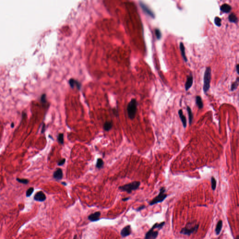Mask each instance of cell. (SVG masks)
Instances as JSON below:
<instances>
[{
    "label": "cell",
    "instance_id": "obj_1",
    "mask_svg": "<svg viewBox=\"0 0 239 239\" xmlns=\"http://www.w3.org/2000/svg\"><path fill=\"white\" fill-rule=\"evenodd\" d=\"M141 183L139 181H134L123 186H120L119 189L122 191L127 192L128 193H130L132 191L137 190L140 186Z\"/></svg>",
    "mask_w": 239,
    "mask_h": 239
},
{
    "label": "cell",
    "instance_id": "obj_2",
    "mask_svg": "<svg viewBox=\"0 0 239 239\" xmlns=\"http://www.w3.org/2000/svg\"><path fill=\"white\" fill-rule=\"evenodd\" d=\"M137 102L136 99H132L128 104L127 107L128 116L130 119H133L136 115Z\"/></svg>",
    "mask_w": 239,
    "mask_h": 239
},
{
    "label": "cell",
    "instance_id": "obj_3",
    "mask_svg": "<svg viewBox=\"0 0 239 239\" xmlns=\"http://www.w3.org/2000/svg\"><path fill=\"white\" fill-rule=\"evenodd\" d=\"M211 79V69L210 67H207L204 74L203 90L205 93L209 90L210 87Z\"/></svg>",
    "mask_w": 239,
    "mask_h": 239
},
{
    "label": "cell",
    "instance_id": "obj_4",
    "mask_svg": "<svg viewBox=\"0 0 239 239\" xmlns=\"http://www.w3.org/2000/svg\"><path fill=\"white\" fill-rule=\"evenodd\" d=\"M192 224L191 223H188L186 227L182 229L180 231V234L184 235L189 236L194 232H197L199 227V225H195L194 226H192Z\"/></svg>",
    "mask_w": 239,
    "mask_h": 239
},
{
    "label": "cell",
    "instance_id": "obj_5",
    "mask_svg": "<svg viewBox=\"0 0 239 239\" xmlns=\"http://www.w3.org/2000/svg\"><path fill=\"white\" fill-rule=\"evenodd\" d=\"M165 191H166V189L164 187H161V189H160L159 193L157 197L153 198L152 200L149 202V205L153 206L158 203L163 202L167 197V195L165 193Z\"/></svg>",
    "mask_w": 239,
    "mask_h": 239
},
{
    "label": "cell",
    "instance_id": "obj_6",
    "mask_svg": "<svg viewBox=\"0 0 239 239\" xmlns=\"http://www.w3.org/2000/svg\"><path fill=\"white\" fill-rule=\"evenodd\" d=\"M155 227L153 226L146 233L145 239H155L157 238L158 235V231H154Z\"/></svg>",
    "mask_w": 239,
    "mask_h": 239
},
{
    "label": "cell",
    "instance_id": "obj_7",
    "mask_svg": "<svg viewBox=\"0 0 239 239\" xmlns=\"http://www.w3.org/2000/svg\"><path fill=\"white\" fill-rule=\"evenodd\" d=\"M46 197L45 194L44 193L43 191H40L37 192L35 195L34 199L36 201L43 202L46 200Z\"/></svg>",
    "mask_w": 239,
    "mask_h": 239
},
{
    "label": "cell",
    "instance_id": "obj_8",
    "mask_svg": "<svg viewBox=\"0 0 239 239\" xmlns=\"http://www.w3.org/2000/svg\"><path fill=\"white\" fill-rule=\"evenodd\" d=\"M131 232H132V230H131V226L130 225H128L124 227L121 230L120 232V235L122 237H125L130 235V234H131Z\"/></svg>",
    "mask_w": 239,
    "mask_h": 239
},
{
    "label": "cell",
    "instance_id": "obj_9",
    "mask_svg": "<svg viewBox=\"0 0 239 239\" xmlns=\"http://www.w3.org/2000/svg\"><path fill=\"white\" fill-rule=\"evenodd\" d=\"M100 212H96L94 214H92L91 215L88 216V219L91 221H96L98 220L99 219V217L100 216Z\"/></svg>",
    "mask_w": 239,
    "mask_h": 239
},
{
    "label": "cell",
    "instance_id": "obj_10",
    "mask_svg": "<svg viewBox=\"0 0 239 239\" xmlns=\"http://www.w3.org/2000/svg\"><path fill=\"white\" fill-rule=\"evenodd\" d=\"M69 85H70L71 87L72 88H74V87H76L78 90H79L81 88V85L80 83L77 80H76L74 79H73V78H71L69 80Z\"/></svg>",
    "mask_w": 239,
    "mask_h": 239
},
{
    "label": "cell",
    "instance_id": "obj_11",
    "mask_svg": "<svg viewBox=\"0 0 239 239\" xmlns=\"http://www.w3.org/2000/svg\"><path fill=\"white\" fill-rule=\"evenodd\" d=\"M53 177L57 180H60L63 178V174L62 170L60 168H58L53 173Z\"/></svg>",
    "mask_w": 239,
    "mask_h": 239
},
{
    "label": "cell",
    "instance_id": "obj_12",
    "mask_svg": "<svg viewBox=\"0 0 239 239\" xmlns=\"http://www.w3.org/2000/svg\"><path fill=\"white\" fill-rule=\"evenodd\" d=\"M193 84V77L191 75H190L187 78V80L186 81L185 84V88L186 91L188 90L192 86Z\"/></svg>",
    "mask_w": 239,
    "mask_h": 239
},
{
    "label": "cell",
    "instance_id": "obj_13",
    "mask_svg": "<svg viewBox=\"0 0 239 239\" xmlns=\"http://www.w3.org/2000/svg\"><path fill=\"white\" fill-rule=\"evenodd\" d=\"M140 5L142 8L143 9V10L146 13V14H147L149 16H150L151 17H154V14L148 8V7H147V6H146L144 3H143L142 2H141Z\"/></svg>",
    "mask_w": 239,
    "mask_h": 239
},
{
    "label": "cell",
    "instance_id": "obj_14",
    "mask_svg": "<svg viewBox=\"0 0 239 239\" xmlns=\"http://www.w3.org/2000/svg\"><path fill=\"white\" fill-rule=\"evenodd\" d=\"M178 114H179V117L180 118V119L181 120L182 122L183 123L184 127L186 128V125H187V121H186V119L185 116L183 115L182 110L180 109V110H179Z\"/></svg>",
    "mask_w": 239,
    "mask_h": 239
},
{
    "label": "cell",
    "instance_id": "obj_15",
    "mask_svg": "<svg viewBox=\"0 0 239 239\" xmlns=\"http://www.w3.org/2000/svg\"><path fill=\"white\" fill-rule=\"evenodd\" d=\"M231 6L227 4H223L220 7L221 10L224 13H229L231 11Z\"/></svg>",
    "mask_w": 239,
    "mask_h": 239
},
{
    "label": "cell",
    "instance_id": "obj_16",
    "mask_svg": "<svg viewBox=\"0 0 239 239\" xmlns=\"http://www.w3.org/2000/svg\"><path fill=\"white\" fill-rule=\"evenodd\" d=\"M180 50H181L182 56V57L183 58L184 61L185 62H187V57H186V55L185 48V47H184V44L182 43H181L180 44Z\"/></svg>",
    "mask_w": 239,
    "mask_h": 239
},
{
    "label": "cell",
    "instance_id": "obj_17",
    "mask_svg": "<svg viewBox=\"0 0 239 239\" xmlns=\"http://www.w3.org/2000/svg\"><path fill=\"white\" fill-rule=\"evenodd\" d=\"M222 221L219 220L217 224L216 229H215V232H216L217 235H218L220 234V231L221 230V229H222Z\"/></svg>",
    "mask_w": 239,
    "mask_h": 239
},
{
    "label": "cell",
    "instance_id": "obj_18",
    "mask_svg": "<svg viewBox=\"0 0 239 239\" xmlns=\"http://www.w3.org/2000/svg\"><path fill=\"white\" fill-rule=\"evenodd\" d=\"M112 126H113V123L111 121H107L104 124L103 128L105 131H108L111 129Z\"/></svg>",
    "mask_w": 239,
    "mask_h": 239
},
{
    "label": "cell",
    "instance_id": "obj_19",
    "mask_svg": "<svg viewBox=\"0 0 239 239\" xmlns=\"http://www.w3.org/2000/svg\"><path fill=\"white\" fill-rule=\"evenodd\" d=\"M196 104H197L198 107L199 109H201L203 108V103L202 102V99L200 96H197L196 97Z\"/></svg>",
    "mask_w": 239,
    "mask_h": 239
},
{
    "label": "cell",
    "instance_id": "obj_20",
    "mask_svg": "<svg viewBox=\"0 0 239 239\" xmlns=\"http://www.w3.org/2000/svg\"><path fill=\"white\" fill-rule=\"evenodd\" d=\"M228 20L230 22L236 23L238 21V18L234 13H232L228 17Z\"/></svg>",
    "mask_w": 239,
    "mask_h": 239
},
{
    "label": "cell",
    "instance_id": "obj_21",
    "mask_svg": "<svg viewBox=\"0 0 239 239\" xmlns=\"http://www.w3.org/2000/svg\"><path fill=\"white\" fill-rule=\"evenodd\" d=\"M187 112H188V116H189V123H190V125H191V124L192 122V120H193V114H192V111H191V108L189 107H187Z\"/></svg>",
    "mask_w": 239,
    "mask_h": 239
},
{
    "label": "cell",
    "instance_id": "obj_22",
    "mask_svg": "<svg viewBox=\"0 0 239 239\" xmlns=\"http://www.w3.org/2000/svg\"><path fill=\"white\" fill-rule=\"evenodd\" d=\"M104 166V162L103 160L101 158H98L97 159V163H96V167L98 169H101L103 168Z\"/></svg>",
    "mask_w": 239,
    "mask_h": 239
},
{
    "label": "cell",
    "instance_id": "obj_23",
    "mask_svg": "<svg viewBox=\"0 0 239 239\" xmlns=\"http://www.w3.org/2000/svg\"><path fill=\"white\" fill-rule=\"evenodd\" d=\"M239 85V78H237L235 82L233 83L231 85V90L232 91L235 90Z\"/></svg>",
    "mask_w": 239,
    "mask_h": 239
},
{
    "label": "cell",
    "instance_id": "obj_24",
    "mask_svg": "<svg viewBox=\"0 0 239 239\" xmlns=\"http://www.w3.org/2000/svg\"><path fill=\"white\" fill-rule=\"evenodd\" d=\"M211 185L212 189L215 191L216 188V181L214 177H212L211 178Z\"/></svg>",
    "mask_w": 239,
    "mask_h": 239
},
{
    "label": "cell",
    "instance_id": "obj_25",
    "mask_svg": "<svg viewBox=\"0 0 239 239\" xmlns=\"http://www.w3.org/2000/svg\"><path fill=\"white\" fill-rule=\"evenodd\" d=\"M33 191H34V188H33V187L29 188V189L27 190L26 192V197H30L32 195V194L33 193Z\"/></svg>",
    "mask_w": 239,
    "mask_h": 239
},
{
    "label": "cell",
    "instance_id": "obj_26",
    "mask_svg": "<svg viewBox=\"0 0 239 239\" xmlns=\"http://www.w3.org/2000/svg\"><path fill=\"white\" fill-rule=\"evenodd\" d=\"M58 140L60 144L64 143V135L63 134L60 133L58 135Z\"/></svg>",
    "mask_w": 239,
    "mask_h": 239
},
{
    "label": "cell",
    "instance_id": "obj_27",
    "mask_svg": "<svg viewBox=\"0 0 239 239\" xmlns=\"http://www.w3.org/2000/svg\"><path fill=\"white\" fill-rule=\"evenodd\" d=\"M215 24L219 27L221 25V19L218 17H216L215 18Z\"/></svg>",
    "mask_w": 239,
    "mask_h": 239
},
{
    "label": "cell",
    "instance_id": "obj_28",
    "mask_svg": "<svg viewBox=\"0 0 239 239\" xmlns=\"http://www.w3.org/2000/svg\"><path fill=\"white\" fill-rule=\"evenodd\" d=\"M17 180L18 182L22 183V184H25V185L28 184L29 182V180L28 179H20V178H17Z\"/></svg>",
    "mask_w": 239,
    "mask_h": 239
},
{
    "label": "cell",
    "instance_id": "obj_29",
    "mask_svg": "<svg viewBox=\"0 0 239 239\" xmlns=\"http://www.w3.org/2000/svg\"><path fill=\"white\" fill-rule=\"evenodd\" d=\"M155 33L157 39H160L161 37V33L160 31H159V30L156 29L155 31Z\"/></svg>",
    "mask_w": 239,
    "mask_h": 239
},
{
    "label": "cell",
    "instance_id": "obj_30",
    "mask_svg": "<svg viewBox=\"0 0 239 239\" xmlns=\"http://www.w3.org/2000/svg\"><path fill=\"white\" fill-rule=\"evenodd\" d=\"M41 101L42 103H46V95L43 94V95H42L41 97Z\"/></svg>",
    "mask_w": 239,
    "mask_h": 239
},
{
    "label": "cell",
    "instance_id": "obj_31",
    "mask_svg": "<svg viewBox=\"0 0 239 239\" xmlns=\"http://www.w3.org/2000/svg\"><path fill=\"white\" fill-rule=\"evenodd\" d=\"M65 162H66V159L63 158V159H62V160H61L59 161V162L58 163V165H59V166H62L63 165H64V164L65 163Z\"/></svg>",
    "mask_w": 239,
    "mask_h": 239
},
{
    "label": "cell",
    "instance_id": "obj_32",
    "mask_svg": "<svg viewBox=\"0 0 239 239\" xmlns=\"http://www.w3.org/2000/svg\"><path fill=\"white\" fill-rule=\"evenodd\" d=\"M145 208V206H142L139 207L137 209H136V211L137 212H139V211H141L144 209Z\"/></svg>",
    "mask_w": 239,
    "mask_h": 239
},
{
    "label": "cell",
    "instance_id": "obj_33",
    "mask_svg": "<svg viewBox=\"0 0 239 239\" xmlns=\"http://www.w3.org/2000/svg\"><path fill=\"white\" fill-rule=\"evenodd\" d=\"M129 199V197H128V198H123L122 199V201H128Z\"/></svg>",
    "mask_w": 239,
    "mask_h": 239
},
{
    "label": "cell",
    "instance_id": "obj_34",
    "mask_svg": "<svg viewBox=\"0 0 239 239\" xmlns=\"http://www.w3.org/2000/svg\"><path fill=\"white\" fill-rule=\"evenodd\" d=\"M236 71L237 73L239 74V65H237L236 66Z\"/></svg>",
    "mask_w": 239,
    "mask_h": 239
},
{
    "label": "cell",
    "instance_id": "obj_35",
    "mask_svg": "<svg viewBox=\"0 0 239 239\" xmlns=\"http://www.w3.org/2000/svg\"><path fill=\"white\" fill-rule=\"evenodd\" d=\"M45 125H44L43 126V127L42 128V133H44V132H45Z\"/></svg>",
    "mask_w": 239,
    "mask_h": 239
},
{
    "label": "cell",
    "instance_id": "obj_36",
    "mask_svg": "<svg viewBox=\"0 0 239 239\" xmlns=\"http://www.w3.org/2000/svg\"><path fill=\"white\" fill-rule=\"evenodd\" d=\"M113 112H114V114L115 115H117V111H116V110H113Z\"/></svg>",
    "mask_w": 239,
    "mask_h": 239
},
{
    "label": "cell",
    "instance_id": "obj_37",
    "mask_svg": "<svg viewBox=\"0 0 239 239\" xmlns=\"http://www.w3.org/2000/svg\"><path fill=\"white\" fill-rule=\"evenodd\" d=\"M62 184L65 185V186H66L67 185V184H66L65 182H62Z\"/></svg>",
    "mask_w": 239,
    "mask_h": 239
},
{
    "label": "cell",
    "instance_id": "obj_38",
    "mask_svg": "<svg viewBox=\"0 0 239 239\" xmlns=\"http://www.w3.org/2000/svg\"><path fill=\"white\" fill-rule=\"evenodd\" d=\"M11 127L12 128H13V127H14V123H12V125H11Z\"/></svg>",
    "mask_w": 239,
    "mask_h": 239
},
{
    "label": "cell",
    "instance_id": "obj_39",
    "mask_svg": "<svg viewBox=\"0 0 239 239\" xmlns=\"http://www.w3.org/2000/svg\"><path fill=\"white\" fill-rule=\"evenodd\" d=\"M236 238H237V239H239V235H238V236L236 237Z\"/></svg>",
    "mask_w": 239,
    "mask_h": 239
},
{
    "label": "cell",
    "instance_id": "obj_40",
    "mask_svg": "<svg viewBox=\"0 0 239 239\" xmlns=\"http://www.w3.org/2000/svg\"><path fill=\"white\" fill-rule=\"evenodd\" d=\"M77 238V236H76V235H75V236H74V239H75V238Z\"/></svg>",
    "mask_w": 239,
    "mask_h": 239
}]
</instances>
